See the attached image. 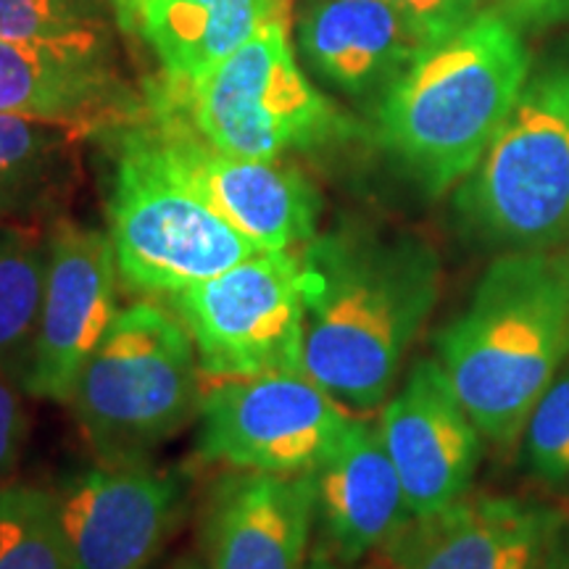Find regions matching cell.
I'll use <instances>...</instances> for the list:
<instances>
[{
	"label": "cell",
	"instance_id": "cell-1",
	"mask_svg": "<svg viewBox=\"0 0 569 569\" xmlns=\"http://www.w3.org/2000/svg\"><path fill=\"white\" fill-rule=\"evenodd\" d=\"M303 369L343 407L386 401L440 296V259L409 234L340 230L301 248Z\"/></svg>",
	"mask_w": 569,
	"mask_h": 569
},
{
	"label": "cell",
	"instance_id": "cell-2",
	"mask_svg": "<svg viewBox=\"0 0 569 569\" xmlns=\"http://www.w3.org/2000/svg\"><path fill=\"white\" fill-rule=\"evenodd\" d=\"M436 348L482 438L515 443L569 359V251L496 259Z\"/></svg>",
	"mask_w": 569,
	"mask_h": 569
},
{
	"label": "cell",
	"instance_id": "cell-3",
	"mask_svg": "<svg viewBox=\"0 0 569 569\" xmlns=\"http://www.w3.org/2000/svg\"><path fill=\"white\" fill-rule=\"evenodd\" d=\"M530 74L519 30L480 11L448 38L419 48L377 109L382 146L430 196L478 167Z\"/></svg>",
	"mask_w": 569,
	"mask_h": 569
},
{
	"label": "cell",
	"instance_id": "cell-4",
	"mask_svg": "<svg viewBox=\"0 0 569 569\" xmlns=\"http://www.w3.org/2000/svg\"><path fill=\"white\" fill-rule=\"evenodd\" d=\"M201 375L180 317L140 301L119 311L67 403L103 465H146L198 417Z\"/></svg>",
	"mask_w": 569,
	"mask_h": 569
},
{
	"label": "cell",
	"instance_id": "cell-5",
	"mask_svg": "<svg viewBox=\"0 0 569 569\" xmlns=\"http://www.w3.org/2000/svg\"><path fill=\"white\" fill-rule=\"evenodd\" d=\"M148 96L174 109L209 146L240 159L277 161L353 138L359 127L298 69L284 21L261 27L196 82L163 77Z\"/></svg>",
	"mask_w": 569,
	"mask_h": 569
},
{
	"label": "cell",
	"instance_id": "cell-6",
	"mask_svg": "<svg viewBox=\"0 0 569 569\" xmlns=\"http://www.w3.org/2000/svg\"><path fill=\"white\" fill-rule=\"evenodd\" d=\"M453 206L467 232L507 253L569 238V67L525 82Z\"/></svg>",
	"mask_w": 569,
	"mask_h": 569
},
{
	"label": "cell",
	"instance_id": "cell-7",
	"mask_svg": "<svg viewBox=\"0 0 569 569\" xmlns=\"http://www.w3.org/2000/svg\"><path fill=\"white\" fill-rule=\"evenodd\" d=\"M109 238L119 277L140 293L174 296L261 253L169 169L140 122L119 142Z\"/></svg>",
	"mask_w": 569,
	"mask_h": 569
},
{
	"label": "cell",
	"instance_id": "cell-8",
	"mask_svg": "<svg viewBox=\"0 0 569 569\" xmlns=\"http://www.w3.org/2000/svg\"><path fill=\"white\" fill-rule=\"evenodd\" d=\"M169 298L209 380L303 369L301 248L261 251Z\"/></svg>",
	"mask_w": 569,
	"mask_h": 569
},
{
	"label": "cell",
	"instance_id": "cell-9",
	"mask_svg": "<svg viewBox=\"0 0 569 569\" xmlns=\"http://www.w3.org/2000/svg\"><path fill=\"white\" fill-rule=\"evenodd\" d=\"M196 448L203 459L251 472H315L348 419L306 369L227 380L203 393Z\"/></svg>",
	"mask_w": 569,
	"mask_h": 569
},
{
	"label": "cell",
	"instance_id": "cell-10",
	"mask_svg": "<svg viewBox=\"0 0 569 569\" xmlns=\"http://www.w3.org/2000/svg\"><path fill=\"white\" fill-rule=\"evenodd\" d=\"M146 103L140 124L161 159L251 243L296 251L317 238L322 198L298 169L217 151L159 98Z\"/></svg>",
	"mask_w": 569,
	"mask_h": 569
},
{
	"label": "cell",
	"instance_id": "cell-11",
	"mask_svg": "<svg viewBox=\"0 0 569 569\" xmlns=\"http://www.w3.org/2000/svg\"><path fill=\"white\" fill-rule=\"evenodd\" d=\"M53 496L71 569H148L188 507L184 482L151 461H101Z\"/></svg>",
	"mask_w": 569,
	"mask_h": 569
},
{
	"label": "cell",
	"instance_id": "cell-12",
	"mask_svg": "<svg viewBox=\"0 0 569 569\" xmlns=\"http://www.w3.org/2000/svg\"><path fill=\"white\" fill-rule=\"evenodd\" d=\"M119 267L111 238L61 219L48 232L46 293L24 393L61 401L117 319Z\"/></svg>",
	"mask_w": 569,
	"mask_h": 569
},
{
	"label": "cell",
	"instance_id": "cell-13",
	"mask_svg": "<svg viewBox=\"0 0 569 569\" xmlns=\"http://www.w3.org/2000/svg\"><path fill=\"white\" fill-rule=\"evenodd\" d=\"M377 425L411 517L436 515L469 493L482 457V432L438 361L419 359L411 367Z\"/></svg>",
	"mask_w": 569,
	"mask_h": 569
},
{
	"label": "cell",
	"instance_id": "cell-14",
	"mask_svg": "<svg viewBox=\"0 0 569 569\" xmlns=\"http://www.w3.org/2000/svg\"><path fill=\"white\" fill-rule=\"evenodd\" d=\"M315 522V475L234 469L206 496L201 559L209 569H306Z\"/></svg>",
	"mask_w": 569,
	"mask_h": 569
},
{
	"label": "cell",
	"instance_id": "cell-15",
	"mask_svg": "<svg viewBox=\"0 0 569 569\" xmlns=\"http://www.w3.org/2000/svg\"><path fill=\"white\" fill-rule=\"evenodd\" d=\"M0 113L84 132L134 117L106 40H0Z\"/></svg>",
	"mask_w": 569,
	"mask_h": 569
},
{
	"label": "cell",
	"instance_id": "cell-16",
	"mask_svg": "<svg viewBox=\"0 0 569 569\" xmlns=\"http://www.w3.org/2000/svg\"><path fill=\"white\" fill-rule=\"evenodd\" d=\"M561 511L511 496L467 493L411 517L386 546L390 569H532Z\"/></svg>",
	"mask_w": 569,
	"mask_h": 569
},
{
	"label": "cell",
	"instance_id": "cell-17",
	"mask_svg": "<svg viewBox=\"0 0 569 569\" xmlns=\"http://www.w3.org/2000/svg\"><path fill=\"white\" fill-rule=\"evenodd\" d=\"M311 475L319 530L340 565H353L367 553L386 549L411 519L377 422L348 419L336 446Z\"/></svg>",
	"mask_w": 569,
	"mask_h": 569
},
{
	"label": "cell",
	"instance_id": "cell-18",
	"mask_svg": "<svg viewBox=\"0 0 569 569\" xmlns=\"http://www.w3.org/2000/svg\"><path fill=\"white\" fill-rule=\"evenodd\" d=\"M311 69L351 96L388 88L419 42L386 0H317L298 24Z\"/></svg>",
	"mask_w": 569,
	"mask_h": 569
},
{
	"label": "cell",
	"instance_id": "cell-19",
	"mask_svg": "<svg viewBox=\"0 0 569 569\" xmlns=\"http://www.w3.org/2000/svg\"><path fill=\"white\" fill-rule=\"evenodd\" d=\"M284 11L288 0H146L140 32L169 80L196 82Z\"/></svg>",
	"mask_w": 569,
	"mask_h": 569
},
{
	"label": "cell",
	"instance_id": "cell-20",
	"mask_svg": "<svg viewBox=\"0 0 569 569\" xmlns=\"http://www.w3.org/2000/svg\"><path fill=\"white\" fill-rule=\"evenodd\" d=\"M48 234L0 224V369L24 390L46 293Z\"/></svg>",
	"mask_w": 569,
	"mask_h": 569
},
{
	"label": "cell",
	"instance_id": "cell-21",
	"mask_svg": "<svg viewBox=\"0 0 569 569\" xmlns=\"http://www.w3.org/2000/svg\"><path fill=\"white\" fill-rule=\"evenodd\" d=\"M77 138L71 127L0 113V209L53 198L69 174Z\"/></svg>",
	"mask_w": 569,
	"mask_h": 569
},
{
	"label": "cell",
	"instance_id": "cell-22",
	"mask_svg": "<svg viewBox=\"0 0 569 569\" xmlns=\"http://www.w3.org/2000/svg\"><path fill=\"white\" fill-rule=\"evenodd\" d=\"M0 569H71L51 490L0 486Z\"/></svg>",
	"mask_w": 569,
	"mask_h": 569
},
{
	"label": "cell",
	"instance_id": "cell-23",
	"mask_svg": "<svg viewBox=\"0 0 569 569\" xmlns=\"http://www.w3.org/2000/svg\"><path fill=\"white\" fill-rule=\"evenodd\" d=\"M0 40H106L101 0H0Z\"/></svg>",
	"mask_w": 569,
	"mask_h": 569
},
{
	"label": "cell",
	"instance_id": "cell-24",
	"mask_svg": "<svg viewBox=\"0 0 569 569\" xmlns=\"http://www.w3.org/2000/svg\"><path fill=\"white\" fill-rule=\"evenodd\" d=\"M522 432L532 475L546 486L569 490V361L538 398Z\"/></svg>",
	"mask_w": 569,
	"mask_h": 569
},
{
	"label": "cell",
	"instance_id": "cell-25",
	"mask_svg": "<svg viewBox=\"0 0 569 569\" xmlns=\"http://www.w3.org/2000/svg\"><path fill=\"white\" fill-rule=\"evenodd\" d=\"M401 13L419 48L448 38L480 13V0H386Z\"/></svg>",
	"mask_w": 569,
	"mask_h": 569
},
{
	"label": "cell",
	"instance_id": "cell-26",
	"mask_svg": "<svg viewBox=\"0 0 569 569\" xmlns=\"http://www.w3.org/2000/svg\"><path fill=\"white\" fill-rule=\"evenodd\" d=\"M21 390L9 375L0 369V486L17 472L27 443V411Z\"/></svg>",
	"mask_w": 569,
	"mask_h": 569
},
{
	"label": "cell",
	"instance_id": "cell-27",
	"mask_svg": "<svg viewBox=\"0 0 569 569\" xmlns=\"http://www.w3.org/2000/svg\"><path fill=\"white\" fill-rule=\"evenodd\" d=\"M511 24L517 27H540L559 24L569 19V0H507V13H503Z\"/></svg>",
	"mask_w": 569,
	"mask_h": 569
},
{
	"label": "cell",
	"instance_id": "cell-28",
	"mask_svg": "<svg viewBox=\"0 0 569 569\" xmlns=\"http://www.w3.org/2000/svg\"><path fill=\"white\" fill-rule=\"evenodd\" d=\"M532 569H569V515L561 511Z\"/></svg>",
	"mask_w": 569,
	"mask_h": 569
},
{
	"label": "cell",
	"instance_id": "cell-29",
	"mask_svg": "<svg viewBox=\"0 0 569 569\" xmlns=\"http://www.w3.org/2000/svg\"><path fill=\"white\" fill-rule=\"evenodd\" d=\"M113 17H117L119 27L124 32H140V19H142V6L146 0H111Z\"/></svg>",
	"mask_w": 569,
	"mask_h": 569
},
{
	"label": "cell",
	"instance_id": "cell-30",
	"mask_svg": "<svg viewBox=\"0 0 569 569\" xmlns=\"http://www.w3.org/2000/svg\"><path fill=\"white\" fill-rule=\"evenodd\" d=\"M169 569H209V567L203 565L201 557H182V559H177Z\"/></svg>",
	"mask_w": 569,
	"mask_h": 569
},
{
	"label": "cell",
	"instance_id": "cell-31",
	"mask_svg": "<svg viewBox=\"0 0 569 569\" xmlns=\"http://www.w3.org/2000/svg\"><path fill=\"white\" fill-rule=\"evenodd\" d=\"M306 569H340L336 561H327V559H317V561H311L309 567Z\"/></svg>",
	"mask_w": 569,
	"mask_h": 569
},
{
	"label": "cell",
	"instance_id": "cell-32",
	"mask_svg": "<svg viewBox=\"0 0 569 569\" xmlns=\"http://www.w3.org/2000/svg\"><path fill=\"white\" fill-rule=\"evenodd\" d=\"M369 569H382V567H369Z\"/></svg>",
	"mask_w": 569,
	"mask_h": 569
}]
</instances>
